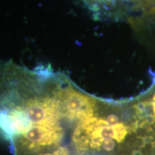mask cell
<instances>
[{"label": "cell", "mask_w": 155, "mask_h": 155, "mask_svg": "<svg viewBox=\"0 0 155 155\" xmlns=\"http://www.w3.org/2000/svg\"><path fill=\"white\" fill-rule=\"evenodd\" d=\"M24 141L30 148L51 146L61 141L63 129L59 121L31 124L29 130L23 134Z\"/></svg>", "instance_id": "6da1fadb"}, {"label": "cell", "mask_w": 155, "mask_h": 155, "mask_svg": "<svg viewBox=\"0 0 155 155\" xmlns=\"http://www.w3.org/2000/svg\"><path fill=\"white\" fill-rule=\"evenodd\" d=\"M131 23L143 43L155 50V7L131 19Z\"/></svg>", "instance_id": "7a4b0ae2"}, {"label": "cell", "mask_w": 155, "mask_h": 155, "mask_svg": "<svg viewBox=\"0 0 155 155\" xmlns=\"http://www.w3.org/2000/svg\"><path fill=\"white\" fill-rule=\"evenodd\" d=\"M134 106L139 120L144 125L148 127L155 126V75L152 87Z\"/></svg>", "instance_id": "3957f363"}, {"label": "cell", "mask_w": 155, "mask_h": 155, "mask_svg": "<svg viewBox=\"0 0 155 155\" xmlns=\"http://www.w3.org/2000/svg\"><path fill=\"white\" fill-rule=\"evenodd\" d=\"M132 5L133 8L144 12L155 7V0H124Z\"/></svg>", "instance_id": "277c9868"}, {"label": "cell", "mask_w": 155, "mask_h": 155, "mask_svg": "<svg viewBox=\"0 0 155 155\" xmlns=\"http://www.w3.org/2000/svg\"><path fill=\"white\" fill-rule=\"evenodd\" d=\"M45 155H70L68 151L65 148H61L60 150H58L55 152H54L52 154H48Z\"/></svg>", "instance_id": "5b68a950"}]
</instances>
